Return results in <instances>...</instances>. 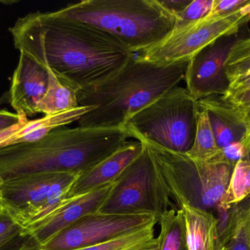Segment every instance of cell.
I'll return each instance as SVG.
<instances>
[{"label":"cell","mask_w":250,"mask_h":250,"mask_svg":"<svg viewBox=\"0 0 250 250\" xmlns=\"http://www.w3.org/2000/svg\"><path fill=\"white\" fill-rule=\"evenodd\" d=\"M8 30L19 51L80 91L109 79L133 57L117 38L99 28L51 13H29Z\"/></svg>","instance_id":"1"},{"label":"cell","mask_w":250,"mask_h":250,"mask_svg":"<svg viewBox=\"0 0 250 250\" xmlns=\"http://www.w3.org/2000/svg\"><path fill=\"white\" fill-rule=\"evenodd\" d=\"M125 128L61 127L35 142L0 148V183L40 173H83L126 143Z\"/></svg>","instance_id":"2"},{"label":"cell","mask_w":250,"mask_h":250,"mask_svg":"<svg viewBox=\"0 0 250 250\" xmlns=\"http://www.w3.org/2000/svg\"><path fill=\"white\" fill-rule=\"evenodd\" d=\"M188 63L159 66L132 57L109 79L79 91L81 107L93 110L77 122L86 128H125L135 113L179 86Z\"/></svg>","instance_id":"3"},{"label":"cell","mask_w":250,"mask_h":250,"mask_svg":"<svg viewBox=\"0 0 250 250\" xmlns=\"http://www.w3.org/2000/svg\"><path fill=\"white\" fill-rule=\"evenodd\" d=\"M51 13L99 28L132 54L155 45L173 30L176 23L174 16L159 0H84Z\"/></svg>","instance_id":"4"},{"label":"cell","mask_w":250,"mask_h":250,"mask_svg":"<svg viewBox=\"0 0 250 250\" xmlns=\"http://www.w3.org/2000/svg\"><path fill=\"white\" fill-rule=\"evenodd\" d=\"M141 142L152 161L160 183L179 209L188 205L214 212L229 187L233 166L195 159L148 141Z\"/></svg>","instance_id":"5"},{"label":"cell","mask_w":250,"mask_h":250,"mask_svg":"<svg viewBox=\"0 0 250 250\" xmlns=\"http://www.w3.org/2000/svg\"><path fill=\"white\" fill-rule=\"evenodd\" d=\"M198 109L186 88L177 86L135 113L124 127L129 138L186 154L193 145Z\"/></svg>","instance_id":"6"},{"label":"cell","mask_w":250,"mask_h":250,"mask_svg":"<svg viewBox=\"0 0 250 250\" xmlns=\"http://www.w3.org/2000/svg\"><path fill=\"white\" fill-rule=\"evenodd\" d=\"M82 173H40L12 178L0 183V204L28 230L60 208Z\"/></svg>","instance_id":"7"},{"label":"cell","mask_w":250,"mask_h":250,"mask_svg":"<svg viewBox=\"0 0 250 250\" xmlns=\"http://www.w3.org/2000/svg\"><path fill=\"white\" fill-rule=\"evenodd\" d=\"M170 209L179 208L160 183L152 161L144 146L142 153L114 181L111 191L97 212L151 215L158 221Z\"/></svg>","instance_id":"8"},{"label":"cell","mask_w":250,"mask_h":250,"mask_svg":"<svg viewBox=\"0 0 250 250\" xmlns=\"http://www.w3.org/2000/svg\"><path fill=\"white\" fill-rule=\"evenodd\" d=\"M250 21V2L221 17L204 19L175 28L155 45L139 52L136 58L159 66L188 63L194 56L220 38L237 35Z\"/></svg>","instance_id":"9"},{"label":"cell","mask_w":250,"mask_h":250,"mask_svg":"<svg viewBox=\"0 0 250 250\" xmlns=\"http://www.w3.org/2000/svg\"><path fill=\"white\" fill-rule=\"evenodd\" d=\"M157 218L151 215H117L92 213L75 222L41 245V250H77L115 239L148 226Z\"/></svg>","instance_id":"10"},{"label":"cell","mask_w":250,"mask_h":250,"mask_svg":"<svg viewBox=\"0 0 250 250\" xmlns=\"http://www.w3.org/2000/svg\"><path fill=\"white\" fill-rule=\"evenodd\" d=\"M237 35L224 36L207 45L187 65L185 81L186 89L194 98L225 96L230 82L226 71V63Z\"/></svg>","instance_id":"11"},{"label":"cell","mask_w":250,"mask_h":250,"mask_svg":"<svg viewBox=\"0 0 250 250\" xmlns=\"http://www.w3.org/2000/svg\"><path fill=\"white\" fill-rule=\"evenodd\" d=\"M48 70L27 53L20 51L19 61L8 91L9 103L15 113L33 117L38 104L46 92Z\"/></svg>","instance_id":"12"},{"label":"cell","mask_w":250,"mask_h":250,"mask_svg":"<svg viewBox=\"0 0 250 250\" xmlns=\"http://www.w3.org/2000/svg\"><path fill=\"white\" fill-rule=\"evenodd\" d=\"M113 184L114 182L69 200L43 221L26 232L30 233L41 246L79 219L97 212Z\"/></svg>","instance_id":"13"},{"label":"cell","mask_w":250,"mask_h":250,"mask_svg":"<svg viewBox=\"0 0 250 250\" xmlns=\"http://www.w3.org/2000/svg\"><path fill=\"white\" fill-rule=\"evenodd\" d=\"M143 150L144 146L139 141H127L108 158L82 173L73 183L67 199L77 198L100 186L113 183Z\"/></svg>","instance_id":"14"},{"label":"cell","mask_w":250,"mask_h":250,"mask_svg":"<svg viewBox=\"0 0 250 250\" xmlns=\"http://www.w3.org/2000/svg\"><path fill=\"white\" fill-rule=\"evenodd\" d=\"M91 107H79L53 115L29 120L0 132V148L19 144L35 142L45 137L58 128L78 122L93 110Z\"/></svg>","instance_id":"15"},{"label":"cell","mask_w":250,"mask_h":250,"mask_svg":"<svg viewBox=\"0 0 250 250\" xmlns=\"http://www.w3.org/2000/svg\"><path fill=\"white\" fill-rule=\"evenodd\" d=\"M198 105L208 113L219 148L247 141L248 128L242 116L222 96L214 95L198 100Z\"/></svg>","instance_id":"16"},{"label":"cell","mask_w":250,"mask_h":250,"mask_svg":"<svg viewBox=\"0 0 250 250\" xmlns=\"http://www.w3.org/2000/svg\"><path fill=\"white\" fill-rule=\"evenodd\" d=\"M189 250H217V220L212 212L184 205L182 208Z\"/></svg>","instance_id":"17"},{"label":"cell","mask_w":250,"mask_h":250,"mask_svg":"<svg viewBox=\"0 0 250 250\" xmlns=\"http://www.w3.org/2000/svg\"><path fill=\"white\" fill-rule=\"evenodd\" d=\"M44 67L48 70V88L38 104L37 113L53 115L80 107L78 101L80 90L60 79L48 66Z\"/></svg>","instance_id":"18"},{"label":"cell","mask_w":250,"mask_h":250,"mask_svg":"<svg viewBox=\"0 0 250 250\" xmlns=\"http://www.w3.org/2000/svg\"><path fill=\"white\" fill-rule=\"evenodd\" d=\"M157 250H189L182 209H170L158 220Z\"/></svg>","instance_id":"19"},{"label":"cell","mask_w":250,"mask_h":250,"mask_svg":"<svg viewBox=\"0 0 250 250\" xmlns=\"http://www.w3.org/2000/svg\"><path fill=\"white\" fill-rule=\"evenodd\" d=\"M154 222L141 228L132 230L99 245L77 250H152L157 247Z\"/></svg>","instance_id":"20"},{"label":"cell","mask_w":250,"mask_h":250,"mask_svg":"<svg viewBox=\"0 0 250 250\" xmlns=\"http://www.w3.org/2000/svg\"><path fill=\"white\" fill-rule=\"evenodd\" d=\"M220 151L208 113L198 107L196 113V131L193 145L188 153V157L195 159L209 161Z\"/></svg>","instance_id":"21"},{"label":"cell","mask_w":250,"mask_h":250,"mask_svg":"<svg viewBox=\"0 0 250 250\" xmlns=\"http://www.w3.org/2000/svg\"><path fill=\"white\" fill-rule=\"evenodd\" d=\"M250 197V160L238 161L233 168L230 183L219 205L227 208L240 204Z\"/></svg>","instance_id":"22"},{"label":"cell","mask_w":250,"mask_h":250,"mask_svg":"<svg viewBox=\"0 0 250 250\" xmlns=\"http://www.w3.org/2000/svg\"><path fill=\"white\" fill-rule=\"evenodd\" d=\"M230 85L250 76V36L239 38L233 44L226 63Z\"/></svg>","instance_id":"23"},{"label":"cell","mask_w":250,"mask_h":250,"mask_svg":"<svg viewBox=\"0 0 250 250\" xmlns=\"http://www.w3.org/2000/svg\"><path fill=\"white\" fill-rule=\"evenodd\" d=\"M219 250H250V197L233 234Z\"/></svg>","instance_id":"24"},{"label":"cell","mask_w":250,"mask_h":250,"mask_svg":"<svg viewBox=\"0 0 250 250\" xmlns=\"http://www.w3.org/2000/svg\"><path fill=\"white\" fill-rule=\"evenodd\" d=\"M26 231L0 204V250L5 249Z\"/></svg>","instance_id":"25"},{"label":"cell","mask_w":250,"mask_h":250,"mask_svg":"<svg viewBox=\"0 0 250 250\" xmlns=\"http://www.w3.org/2000/svg\"><path fill=\"white\" fill-rule=\"evenodd\" d=\"M214 4V0H193L176 18L175 28H180L198 22L208 16Z\"/></svg>","instance_id":"26"},{"label":"cell","mask_w":250,"mask_h":250,"mask_svg":"<svg viewBox=\"0 0 250 250\" xmlns=\"http://www.w3.org/2000/svg\"><path fill=\"white\" fill-rule=\"evenodd\" d=\"M247 151L246 141L233 142L224 148H220L217 155L211 160L226 163L235 167L238 161L246 159Z\"/></svg>","instance_id":"27"},{"label":"cell","mask_w":250,"mask_h":250,"mask_svg":"<svg viewBox=\"0 0 250 250\" xmlns=\"http://www.w3.org/2000/svg\"><path fill=\"white\" fill-rule=\"evenodd\" d=\"M250 2V0H214L212 9L207 16L215 18L227 16L240 10Z\"/></svg>","instance_id":"28"},{"label":"cell","mask_w":250,"mask_h":250,"mask_svg":"<svg viewBox=\"0 0 250 250\" xmlns=\"http://www.w3.org/2000/svg\"><path fill=\"white\" fill-rule=\"evenodd\" d=\"M3 250H41V245L29 233L25 231Z\"/></svg>","instance_id":"29"},{"label":"cell","mask_w":250,"mask_h":250,"mask_svg":"<svg viewBox=\"0 0 250 250\" xmlns=\"http://www.w3.org/2000/svg\"><path fill=\"white\" fill-rule=\"evenodd\" d=\"M24 116L19 115L17 113L9 111L6 109L0 110V132L5 130L11 126L20 124L27 120Z\"/></svg>","instance_id":"30"},{"label":"cell","mask_w":250,"mask_h":250,"mask_svg":"<svg viewBox=\"0 0 250 250\" xmlns=\"http://www.w3.org/2000/svg\"><path fill=\"white\" fill-rule=\"evenodd\" d=\"M160 1V4L172 15L175 19L189 5L192 0H165Z\"/></svg>","instance_id":"31"},{"label":"cell","mask_w":250,"mask_h":250,"mask_svg":"<svg viewBox=\"0 0 250 250\" xmlns=\"http://www.w3.org/2000/svg\"><path fill=\"white\" fill-rule=\"evenodd\" d=\"M9 102V93L8 91L4 92L2 94L1 97H0V105L6 104V103Z\"/></svg>","instance_id":"32"},{"label":"cell","mask_w":250,"mask_h":250,"mask_svg":"<svg viewBox=\"0 0 250 250\" xmlns=\"http://www.w3.org/2000/svg\"><path fill=\"white\" fill-rule=\"evenodd\" d=\"M247 143V157L245 159L250 160V136H248V139L246 141Z\"/></svg>","instance_id":"33"},{"label":"cell","mask_w":250,"mask_h":250,"mask_svg":"<svg viewBox=\"0 0 250 250\" xmlns=\"http://www.w3.org/2000/svg\"><path fill=\"white\" fill-rule=\"evenodd\" d=\"M152 250H157V247L156 248H154V249H153Z\"/></svg>","instance_id":"34"}]
</instances>
